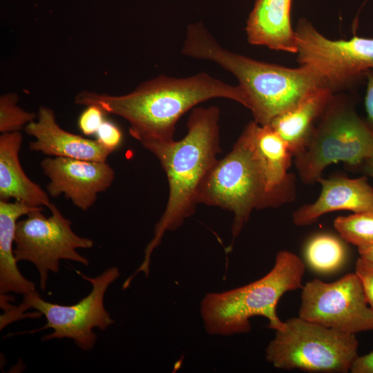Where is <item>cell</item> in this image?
<instances>
[{"label": "cell", "instance_id": "13", "mask_svg": "<svg viewBox=\"0 0 373 373\" xmlns=\"http://www.w3.org/2000/svg\"><path fill=\"white\" fill-rule=\"evenodd\" d=\"M318 183L321 190L317 199L302 205L292 213V222L296 226L310 225L329 212L355 213L373 207V187L364 175L354 178L337 174L327 178L322 176Z\"/></svg>", "mask_w": 373, "mask_h": 373}, {"label": "cell", "instance_id": "7", "mask_svg": "<svg viewBox=\"0 0 373 373\" xmlns=\"http://www.w3.org/2000/svg\"><path fill=\"white\" fill-rule=\"evenodd\" d=\"M284 327L265 350L267 361L278 369L309 372L346 373L358 356V341L350 334L299 316Z\"/></svg>", "mask_w": 373, "mask_h": 373}, {"label": "cell", "instance_id": "8", "mask_svg": "<svg viewBox=\"0 0 373 373\" xmlns=\"http://www.w3.org/2000/svg\"><path fill=\"white\" fill-rule=\"evenodd\" d=\"M77 273L92 285L90 293L77 303L61 305L41 298L37 291L23 296V302L18 307L10 306L1 316V325L5 327L21 316L23 312L33 308L45 316L46 324L35 330L52 329V332L45 335L43 341L70 338L82 350L93 349L97 336L95 328L106 329L114 320L104 307V296L111 284L120 275L117 267H111L95 277H89L79 271Z\"/></svg>", "mask_w": 373, "mask_h": 373}, {"label": "cell", "instance_id": "29", "mask_svg": "<svg viewBox=\"0 0 373 373\" xmlns=\"http://www.w3.org/2000/svg\"><path fill=\"white\" fill-rule=\"evenodd\" d=\"M358 251L361 258L373 265V245L364 248H358Z\"/></svg>", "mask_w": 373, "mask_h": 373}, {"label": "cell", "instance_id": "23", "mask_svg": "<svg viewBox=\"0 0 373 373\" xmlns=\"http://www.w3.org/2000/svg\"><path fill=\"white\" fill-rule=\"evenodd\" d=\"M104 111L95 105L87 106V108L80 115L78 126L82 133L89 136L96 134L103 123Z\"/></svg>", "mask_w": 373, "mask_h": 373}, {"label": "cell", "instance_id": "6", "mask_svg": "<svg viewBox=\"0 0 373 373\" xmlns=\"http://www.w3.org/2000/svg\"><path fill=\"white\" fill-rule=\"evenodd\" d=\"M198 203L233 213L231 233L238 237L254 209L275 208L254 142L251 121L231 151L218 160L203 180Z\"/></svg>", "mask_w": 373, "mask_h": 373}, {"label": "cell", "instance_id": "21", "mask_svg": "<svg viewBox=\"0 0 373 373\" xmlns=\"http://www.w3.org/2000/svg\"><path fill=\"white\" fill-rule=\"evenodd\" d=\"M334 227L347 243L358 248L373 245V207L335 218Z\"/></svg>", "mask_w": 373, "mask_h": 373}, {"label": "cell", "instance_id": "4", "mask_svg": "<svg viewBox=\"0 0 373 373\" xmlns=\"http://www.w3.org/2000/svg\"><path fill=\"white\" fill-rule=\"evenodd\" d=\"M305 271L299 256L281 250L272 269L260 279L223 292L207 294L200 304L206 332L225 336L247 333L254 316L265 317L269 328L281 329L285 322L278 316V303L284 294L302 288Z\"/></svg>", "mask_w": 373, "mask_h": 373}, {"label": "cell", "instance_id": "11", "mask_svg": "<svg viewBox=\"0 0 373 373\" xmlns=\"http://www.w3.org/2000/svg\"><path fill=\"white\" fill-rule=\"evenodd\" d=\"M298 316L350 334L373 330V309L355 272L332 283L316 278L306 283Z\"/></svg>", "mask_w": 373, "mask_h": 373}, {"label": "cell", "instance_id": "15", "mask_svg": "<svg viewBox=\"0 0 373 373\" xmlns=\"http://www.w3.org/2000/svg\"><path fill=\"white\" fill-rule=\"evenodd\" d=\"M256 149L265 170L268 192L275 208L296 198L294 173L289 169L294 157L283 138L269 125L251 121Z\"/></svg>", "mask_w": 373, "mask_h": 373}, {"label": "cell", "instance_id": "22", "mask_svg": "<svg viewBox=\"0 0 373 373\" xmlns=\"http://www.w3.org/2000/svg\"><path fill=\"white\" fill-rule=\"evenodd\" d=\"M18 96L6 94L0 97V132H18L37 118V115L29 113L17 105Z\"/></svg>", "mask_w": 373, "mask_h": 373}, {"label": "cell", "instance_id": "5", "mask_svg": "<svg viewBox=\"0 0 373 373\" xmlns=\"http://www.w3.org/2000/svg\"><path fill=\"white\" fill-rule=\"evenodd\" d=\"M356 101L345 93L332 95L304 149L294 158L300 181L318 183L329 166L343 162L353 172L373 157V132L356 112Z\"/></svg>", "mask_w": 373, "mask_h": 373}, {"label": "cell", "instance_id": "25", "mask_svg": "<svg viewBox=\"0 0 373 373\" xmlns=\"http://www.w3.org/2000/svg\"><path fill=\"white\" fill-rule=\"evenodd\" d=\"M355 273L361 280L368 303L373 309V265L359 257L356 262Z\"/></svg>", "mask_w": 373, "mask_h": 373}, {"label": "cell", "instance_id": "26", "mask_svg": "<svg viewBox=\"0 0 373 373\" xmlns=\"http://www.w3.org/2000/svg\"><path fill=\"white\" fill-rule=\"evenodd\" d=\"M366 90L364 98L365 117L364 120L373 132V70L365 73Z\"/></svg>", "mask_w": 373, "mask_h": 373}, {"label": "cell", "instance_id": "28", "mask_svg": "<svg viewBox=\"0 0 373 373\" xmlns=\"http://www.w3.org/2000/svg\"><path fill=\"white\" fill-rule=\"evenodd\" d=\"M357 172L373 179V157L366 159L360 166Z\"/></svg>", "mask_w": 373, "mask_h": 373}, {"label": "cell", "instance_id": "2", "mask_svg": "<svg viewBox=\"0 0 373 373\" xmlns=\"http://www.w3.org/2000/svg\"><path fill=\"white\" fill-rule=\"evenodd\" d=\"M220 109L217 106L193 108L187 133L180 140L142 144L154 154L166 173L169 189L167 204L144 250L143 262L131 276H149L151 257L166 231H174L191 216L198 203L200 187L217 162L220 147Z\"/></svg>", "mask_w": 373, "mask_h": 373}, {"label": "cell", "instance_id": "10", "mask_svg": "<svg viewBox=\"0 0 373 373\" xmlns=\"http://www.w3.org/2000/svg\"><path fill=\"white\" fill-rule=\"evenodd\" d=\"M51 215L46 218L44 208L32 211L17 223L14 254L17 262L32 263L39 274L40 288L45 290L49 272L59 271L61 260H69L88 266L86 258L77 249H90L93 240L77 235L72 223L51 202Z\"/></svg>", "mask_w": 373, "mask_h": 373}, {"label": "cell", "instance_id": "18", "mask_svg": "<svg viewBox=\"0 0 373 373\" xmlns=\"http://www.w3.org/2000/svg\"><path fill=\"white\" fill-rule=\"evenodd\" d=\"M44 207H33L15 200H0V294L11 292L23 296L37 291L33 282L26 278L17 266L14 254L15 230L18 219Z\"/></svg>", "mask_w": 373, "mask_h": 373}, {"label": "cell", "instance_id": "14", "mask_svg": "<svg viewBox=\"0 0 373 373\" xmlns=\"http://www.w3.org/2000/svg\"><path fill=\"white\" fill-rule=\"evenodd\" d=\"M24 129L35 139L29 144V149L49 156L104 162L112 153L97 140L62 129L56 122L54 111L48 107L41 106L37 120Z\"/></svg>", "mask_w": 373, "mask_h": 373}, {"label": "cell", "instance_id": "17", "mask_svg": "<svg viewBox=\"0 0 373 373\" xmlns=\"http://www.w3.org/2000/svg\"><path fill=\"white\" fill-rule=\"evenodd\" d=\"M21 144L19 131L0 136V200L13 198L30 207L48 208L51 202L48 193L27 176L20 164Z\"/></svg>", "mask_w": 373, "mask_h": 373}, {"label": "cell", "instance_id": "16", "mask_svg": "<svg viewBox=\"0 0 373 373\" xmlns=\"http://www.w3.org/2000/svg\"><path fill=\"white\" fill-rule=\"evenodd\" d=\"M292 0H256L247 21V41L255 46L296 53L291 23Z\"/></svg>", "mask_w": 373, "mask_h": 373}, {"label": "cell", "instance_id": "3", "mask_svg": "<svg viewBox=\"0 0 373 373\" xmlns=\"http://www.w3.org/2000/svg\"><path fill=\"white\" fill-rule=\"evenodd\" d=\"M182 55L216 62L238 79L254 120L266 126L322 87L323 79L312 68H287L260 61L223 48L201 23L188 26Z\"/></svg>", "mask_w": 373, "mask_h": 373}, {"label": "cell", "instance_id": "19", "mask_svg": "<svg viewBox=\"0 0 373 373\" xmlns=\"http://www.w3.org/2000/svg\"><path fill=\"white\" fill-rule=\"evenodd\" d=\"M333 95L327 88H319L269 124L286 142L294 157L307 144Z\"/></svg>", "mask_w": 373, "mask_h": 373}, {"label": "cell", "instance_id": "12", "mask_svg": "<svg viewBox=\"0 0 373 373\" xmlns=\"http://www.w3.org/2000/svg\"><path fill=\"white\" fill-rule=\"evenodd\" d=\"M41 168L49 179L48 193L56 198L64 194L77 208L86 211L106 191L115 179V171L106 162L68 157H46Z\"/></svg>", "mask_w": 373, "mask_h": 373}, {"label": "cell", "instance_id": "9", "mask_svg": "<svg viewBox=\"0 0 373 373\" xmlns=\"http://www.w3.org/2000/svg\"><path fill=\"white\" fill-rule=\"evenodd\" d=\"M294 30L300 66L316 71L334 94L353 88L373 70V38L330 39L305 18Z\"/></svg>", "mask_w": 373, "mask_h": 373}, {"label": "cell", "instance_id": "27", "mask_svg": "<svg viewBox=\"0 0 373 373\" xmlns=\"http://www.w3.org/2000/svg\"><path fill=\"white\" fill-rule=\"evenodd\" d=\"M352 373H373V350L365 355L358 356L353 362Z\"/></svg>", "mask_w": 373, "mask_h": 373}, {"label": "cell", "instance_id": "24", "mask_svg": "<svg viewBox=\"0 0 373 373\" xmlns=\"http://www.w3.org/2000/svg\"><path fill=\"white\" fill-rule=\"evenodd\" d=\"M96 135L97 141L112 153L119 146L123 137L121 130L108 121L103 122Z\"/></svg>", "mask_w": 373, "mask_h": 373}, {"label": "cell", "instance_id": "20", "mask_svg": "<svg viewBox=\"0 0 373 373\" xmlns=\"http://www.w3.org/2000/svg\"><path fill=\"white\" fill-rule=\"evenodd\" d=\"M346 242L329 233L312 236L304 247L306 262L314 271L330 274L338 270L346 262L348 249Z\"/></svg>", "mask_w": 373, "mask_h": 373}, {"label": "cell", "instance_id": "1", "mask_svg": "<svg viewBox=\"0 0 373 373\" xmlns=\"http://www.w3.org/2000/svg\"><path fill=\"white\" fill-rule=\"evenodd\" d=\"M222 97L245 106L243 91L200 73L186 78L160 75L144 82L124 95L82 91L75 98L79 105H95L104 113L118 115L130 124L129 133L141 144L173 140L179 119L206 100Z\"/></svg>", "mask_w": 373, "mask_h": 373}]
</instances>
